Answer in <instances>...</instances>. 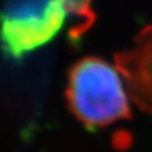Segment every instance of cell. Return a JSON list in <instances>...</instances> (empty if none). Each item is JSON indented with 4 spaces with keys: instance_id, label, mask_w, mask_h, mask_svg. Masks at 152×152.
I'll list each match as a JSON object with an SVG mask.
<instances>
[{
    "instance_id": "3957f363",
    "label": "cell",
    "mask_w": 152,
    "mask_h": 152,
    "mask_svg": "<svg viewBox=\"0 0 152 152\" xmlns=\"http://www.w3.org/2000/svg\"><path fill=\"white\" fill-rule=\"evenodd\" d=\"M129 98L142 110L152 113V29H145L134 46L115 56Z\"/></svg>"
},
{
    "instance_id": "6da1fadb",
    "label": "cell",
    "mask_w": 152,
    "mask_h": 152,
    "mask_svg": "<svg viewBox=\"0 0 152 152\" xmlns=\"http://www.w3.org/2000/svg\"><path fill=\"white\" fill-rule=\"evenodd\" d=\"M121 77L116 66L101 58L79 60L69 71L66 92L75 118L90 128L129 119L131 98Z\"/></svg>"
},
{
    "instance_id": "7a4b0ae2",
    "label": "cell",
    "mask_w": 152,
    "mask_h": 152,
    "mask_svg": "<svg viewBox=\"0 0 152 152\" xmlns=\"http://www.w3.org/2000/svg\"><path fill=\"white\" fill-rule=\"evenodd\" d=\"M67 18V0H4L1 48L9 56L19 59L52 41Z\"/></svg>"
}]
</instances>
